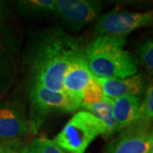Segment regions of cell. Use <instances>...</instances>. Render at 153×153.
<instances>
[{"mask_svg":"<svg viewBox=\"0 0 153 153\" xmlns=\"http://www.w3.org/2000/svg\"><path fill=\"white\" fill-rule=\"evenodd\" d=\"M93 76L84 53L77 55L66 69L63 78V91L82 103V92Z\"/></svg>","mask_w":153,"mask_h":153,"instance_id":"9c48e42d","label":"cell"},{"mask_svg":"<svg viewBox=\"0 0 153 153\" xmlns=\"http://www.w3.org/2000/svg\"><path fill=\"white\" fill-rule=\"evenodd\" d=\"M152 145V122L139 120L119 132L104 153H150Z\"/></svg>","mask_w":153,"mask_h":153,"instance_id":"ba28073f","label":"cell"},{"mask_svg":"<svg viewBox=\"0 0 153 153\" xmlns=\"http://www.w3.org/2000/svg\"><path fill=\"white\" fill-rule=\"evenodd\" d=\"M10 59L4 48L0 49V97L6 91L10 78Z\"/></svg>","mask_w":153,"mask_h":153,"instance_id":"2e32d148","label":"cell"},{"mask_svg":"<svg viewBox=\"0 0 153 153\" xmlns=\"http://www.w3.org/2000/svg\"><path fill=\"white\" fill-rule=\"evenodd\" d=\"M153 25L152 11L135 12L128 10H111L99 18L94 27L96 37L109 36L124 38L139 28Z\"/></svg>","mask_w":153,"mask_h":153,"instance_id":"5b68a950","label":"cell"},{"mask_svg":"<svg viewBox=\"0 0 153 153\" xmlns=\"http://www.w3.org/2000/svg\"><path fill=\"white\" fill-rule=\"evenodd\" d=\"M105 98L115 100L127 95H134L141 98L146 88V77L142 73L125 78H98Z\"/></svg>","mask_w":153,"mask_h":153,"instance_id":"30bf717a","label":"cell"},{"mask_svg":"<svg viewBox=\"0 0 153 153\" xmlns=\"http://www.w3.org/2000/svg\"><path fill=\"white\" fill-rule=\"evenodd\" d=\"M55 0H22L17 7L22 15L29 17H43L54 14Z\"/></svg>","mask_w":153,"mask_h":153,"instance_id":"4fadbf2b","label":"cell"},{"mask_svg":"<svg viewBox=\"0 0 153 153\" xmlns=\"http://www.w3.org/2000/svg\"><path fill=\"white\" fill-rule=\"evenodd\" d=\"M125 44L123 38L101 36L84 48V56L94 76L110 79L136 74V61L125 49Z\"/></svg>","mask_w":153,"mask_h":153,"instance_id":"7a4b0ae2","label":"cell"},{"mask_svg":"<svg viewBox=\"0 0 153 153\" xmlns=\"http://www.w3.org/2000/svg\"><path fill=\"white\" fill-rule=\"evenodd\" d=\"M3 147H4V144L3 143L0 142V153L2 152V150H3Z\"/></svg>","mask_w":153,"mask_h":153,"instance_id":"44dd1931","label":"cell"},{"mask_svg":"<svg viewBox=\"0 0 153 153\" xmlns=\"http://www.w3.org/2000/svg\"><path fill=\"white\" fill-rule=\"evenodd\" d=\"M84 111L93 114L104 126L105 129V137L111 136L115 133L119 132L118 126L115 120L111 100L105 98L104 100L95 104L82 105Z\"/></svg>","mask_w":153,"mask_h":153,"instance_id":"7c38bea8","label":"cell"},{"mask_svg":"<svg viewBox=\"0 0 153 153\" xmlns=\"http://www.w3.org/2000/svg\"><path fill=\"white\" fill-rule=\"evenodd\" d=\"M102 10L96 0H55L54 14L61 25L77 32L94 22Z\"/></svg>","mask_w":153,"mask_h":153,"instance_id":"8992f818","label":"cell"},{"mask_svg":"<svg viewBox=\"0 0 153 153\" xmlns=\"http://www.w3.org/2000/svg\"><path fill=\"white\" fill-rule=\"evenodd\" d=\"M138 52L143 66L153 75V38L148 39L140 44Z\"/></svg>","mask_w":153,"mask_h":153,"instance_id":"ac0fdd59","label":"cell"},{"mask_svg":"<svg viewBox=\"0 0 153 153\" xmlns=\"http://www.w3.org/2000/svg\"><path fill=\"white\" fill-rule=\"evenodd\" d=\"M4 15H5V9H4V6L2 2H0V22H1L2 19L4 18Z\"/></svg>","mask_w":153,"mask_h":153,"instance_id":"ffe728a7","label":"cell"},{"mask_svg":"<svg viewBox=\"0 0 153 153\" xmlns=\"http://www.w3.org/2000/svg\"><path fill=\"white\" fill-rule=\"evenodd\" d=\"M30 134L25 104L13 96L0 101V142L22 140Z\"/></svg>","mask_w":153,"mask_h":153,"instance_id":"52a82bcc","label":"cell"},{"mask_svg":"<svg viewBox=\"0 0 153 153\" xmlns=\"http://www.w3.org/2000/svg\"><path fill=\"white\" fill-rule=\"evenodd\" d=\"M151 11H152V16H153V10H151Z\"/></svg>","mask_w":153,"mask_h":153,"instance_id":"cb8c5ba5","label":"cell"},{"mask_svg":"<svg viewBox=\"0 0 153 153\" xmlns=\"http://www.w3.org/2000/svg\"><path fill=\"white\" fill-rule=\"evenodd\" d=\"M26 153H68L46 137H39L26 145Z\"/></svg>","mask_w":153,"mask_h":153,"instance_id":"5bb4252c","label":"cell"},{"mask_svg":"<svg viewBox=\"0 0 153 153\" xmlns=\"http://www.w3.org/2000/svg\"><path fill=\"white\" fill-rule=\"evenodd\" d=\"M105 134L103 124L90 112L79 111L55 136L54 141L68 153H85L99 136Z\"/></svg>","mask_w":153,"mask_h":153,"instance_id":"277c9868","label":"cell"},{"mask_svg":"<svg viewBox=\"0 0 153 153\" xmlns=\"http://www.w3.org/2000/svg\"><path fill=\"white\" fill-rule=\"evenodd\" d=\"M140 120L153 121V79L148 84L145 91V97L140 105Z\"/></svg>","mask_w":153,"mask_h":153,"instance_id":"e0dca14e","label":"cell"},{"mask_svg":"<svg viewBox=\"0 0 153 153\" xmlns=\"http://www.w3.org/2000/svg\"><path fill=\"white\" fill-rule=\"evenodd\" d=\"M105 97L103 90L100 83L99 82L97 77L93 76V78L88 82L86 88L82 92V105H88L95 104L104 100Z\"/></svg>","mask_w":153,"mask_h":153,"instance_id":"9a60e30c","label":"cell"},{"mask_svg":"<svg viewBox=\"0 0 153 153\" xmlns=\"http://www.w3.org/2000/svg\"><path fill=\"white\" fill-rule=\"evenodd\" d=\"M83 53L82 44L61 29H49L41 33L31 44L26 56L30 86L40 85L54 91H63L67 67Z\"/></svg>","mask_w":153,"mask_h":153,"instance_id":"6da1fadb","label":"cell"},{"mask_svg":"<svg viewBox=\"0 0 153 153\" xmlns=\"http://www.w3.org/2000/svg\"><path fill=\"white\" fill-rule=\"evenodd\" d=\"M150 153H153V145H152V150H151Z\"/></svg>","mask_w":153,"mask_h":153,"instance_id":"603a6c76","label":"cell"},{"mask_svg":"<svg viewBox=\"0 0 153 153\" xmlns=\"http://www.w3.org/2000/svg\"><path fill=\"white\" fill-rule=\"evenodd\" d=\"M111 104L119 132L140 120L141 98L127 95L112 100Z\"/></svg>","mask_w":153,"mask_h":153,"instance_id":"8fae6325","label":"cell"},{"mask_svg":"<svg viewBox=\"0 0 153 153\" xmlns=\"http://www.w3.org/2000/svg\"><path fill=\"white\" fill-rule=\"evenodd\" d=\"M26 145L22 140L5 143L1 153H26Z\"/></svg>","mask_w":153,"mask_h":153,"instance_id":"d6986e66","label":"cell"},{"mask_svg":"<svg viewBox=\"0 0 153 153\" xmlns=\"http://www.w3.org/2000/svg\"><path fill=\"white\" fill-rule=\"evenodd\" d=\"M28 124L30 133L37 134L49 115L55 112L72 113L81 102L64 91H54L40 85H31L29 90Z\"/></svg>","mask_w":153,"mask_h":153,"instance_id":"3957f363","label":"cell"},{"mask_svg":"<svg viewBox=\"0 0 153 153\" xmlns=\"http://www.w3.org/2000/svg\"><path fill=\"white\" fill-rule=\"evenodd\" d=\"M2 47H4V45H3V44H2V42H1V40H0V49H1Z\"/></svg>","mask_w":153,"mask_h":153,"instance_id":"7402d4cb","label":"cell"}]
</instances>
